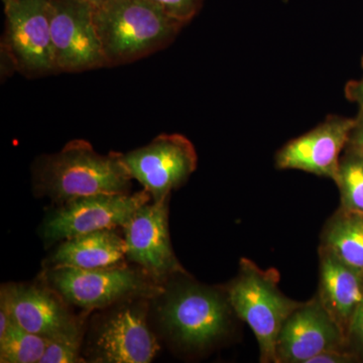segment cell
<instances>
[{"instance_id":"1","label":"cell","mask_w":363,"mask_h":363,"mask_svg":"<svg viewBox=\"0 0 363 363\" xmlns=\"http://www.w3.org/2000/svg\"><path fill=\"white\" fill-rule=\"evenodd\" d=\"M131 180L121 154H98L83 140L39 157L33 167L35 192L59 204L87 196L125 194Z\"/></svg>"},{"instance_id":"2","label":"cell","mask_w":363,"mask_h":363,"mask_svg":"<svg viewBox=\"0 0 363 363\" xmlns=\"http://www.w3.org/2000/svg\"><path fill=\"white\" fill-rule=\"evenodd\" d=\"M94 21L106 67L145 58L175 40L185 26L147 0H105Z\"/></svg>"},{"instance_id":"3","label":"cell","mask_w":363,"mask_h":363,"mask_svg":"<svg viewBox=\"0 0 363 363\" xmlns=\"http://www.w3.org/2000/svg\"><path fill=\"white\" fill-rule=\"evenodd\" d=\"M159 297L162 330L182 350H205L230 333L236 315L225 291L186 281L172 284Z\"/></svg>"},{"instance_id":"4","label":"cell","mask_w":363,"mask_h":363,"mask_svg":"<svg viewBox=\"0 0 363 363\" xmlns=\"http://www.w3.org/2000/svg\"><path fill=\"white\" fill-rule=\"evenodd\" d=\"M279 274L262 269L247 259L240 260V272L225 292L236 317L250 327L259 346L262 363H278L277 344L286 319L302 303L279 288Z\"/></svg>"},{"instance_id":"5","label":"cell","mask_w":363,"mask_h":363,"mask_svg":"<svg viewBox=\"0 0 363 363\" xmlns=\"http://www.w3.org/2000/svg\"><path fill=\"white\" fill-rule=\"evenodd\" d=\"M45 281L68 304L85 310L104 309L133 298L159 297L164 289L147 272L124 264L93 269L51 267L45 272Z\"/></svg>"},{"instance_id":"6","label":"cell","mask_w":363,"mask_h":363,"mask_svg":"<svg viewBox=\"0 0 363 363\" xmlns=\"http://www.w3.org/2000/svg\"><path fill=\"white\" fill-rule=\"evenodd\" d=\"M6 32L2 54L26 77L57 73L50 21V0H2Z\"/></svg>"},{"instance_id":"7","label":"cell","mask_w":363,"mask_h":363,"mask_svg":"<svg viewBox=\"0 0 363 363\" xmlns=\"http://www.w3.org/2000/svg\"><path fill=\"white\" fill-rule=\"evenodd\" d=\"M131 178L138 181L152 201L169 199L197 169L198 156L193 143L179 133L157 136L149 145L121 154Z\"/></svg>"},{"instance_id":"8","label":"cell","mask_w":363,"mask_h":363,"mask_svg":"<svg viewBox=\"0 0 363 363\" xmlns=\"http://www.w3.org/2000/svg\"><path fill=\"white\" fill-rule=\"evenodd\" d=\"M150 200L145 189L131 195L98 194L71 200L45 217L43 238L52 245L81 234L123 227L138 208Z\"/></svg>"},{"instance_id":"9","label":"cell","mask_w":363,"mask_h":363,"mask_svg":"<svg viewBox=\"0 0 363 363\" xmlns=\"http://www.w3.org/2000/svg\"><path fill=\"white\" fill-rule=\"evenodd\" d=\"M50 21L57 73L106 67L94 21L85 0H50Z\"/></svg>"},{"instance_id":"10","label":"cell","mask_w":363,"mask_h":363,"mask_svg":"<svg viewBox=\"0 0 363 363\" xmlns=\"http://www.w3.org/2000/svg\"><path fill=\"white\" fill-rule=\"evenodd\" d=\"M143 298L128 301L102 320L90 342L92 362L149 363L154 359L160 346L147 325Z\"/></svg>"},{"instance_id":"11","label":"cell","mask_w":363,"mask_h":363,"mask_svg":"<svg viewBox=\"0 0 363 363\" xmlns=\"http://www.w3.org/2000/svg\"><path fill=\"white\" fill-rule=\"evenodd\" d=\"M168 201L143 205L123 226L126 257L159 281L184 272L169 240Z\"/></svg>"},{"instance_id":"12","label":"cell","mask_w":363,"mask_h":363,"mask_svg":"<svg viewBox=\"0 0 363 363\" xmlns=\"http://www.w3.org/2000/svg\"><path fill=\"white\" fill-rule=\"evenodd\" d=\"M354 123L355 117L327 116L323 123L277 152V168L298 169L334 181Z\"/></svg>"},{"instance_id":"13","label":"cell","mask_w":363,"mask_h":363,"mask_svg":"<svg viewBox=\"0 0 363 363\" xmlns=\"http://www.w3.org/2000/svg\"><path fill=\"white\" fill-rule=\"evenodd\" d=\"M347 339L318 298L302 303L286 319L277 344L278 363H308L331 350H342Z\"/></svg>"},{"instance_id":"14","label":"cell","mask_w":363,"mask_h":363,"mask_svg":"<svg viewBox=\"0 0 363 363\" xmlns=\"http://www.w3.org/2000/svg\"><path fill=\"white\" fill-rule=\"evenodd\" d=\"M68 303L51 286L9 284L1 286L0 306L11 320L32 333L51 338L78 324Z\"/></svg>"},{"instance_id":"15","label":"cell","mask_w":363,"mask_h":363,"mask_svg":"<svg viewBox=\"0 0 363 363\" xmlns=\"http://www.w3.org/2000/svg\"><path fill=\"white\" fill-rule=\"evenodd\" d=\"M318 300L347 339L363 302V278L323 247L320 248Z\"/></svg>"},{"instance_id":"16","label":"cell","mask_w":363,"mask_h":363,"mask_svg":"<svg viewBox=\"0 0 363 363\" xmlns=\"http://www.w3.org/2000/svg\"><path fill=\"white\" fill-rule=\"evenodd\" d=\"M125 257L124 238L114 229H105L62 241L48 260V269H102L123 264Z\"/></svg>"},{"instance_id":"17","label":"cell","mask_w":363,"mask_h":363,"mask_svg":"<svg viewBox=\"0 0 363 363\" xmlns=\"http://www.w3.org/2000/svg\"><path fill=\"white\" fill-rule=\"evenodd\" d=\"M321 247L363 278V215L340 209L327 224Z\"/></svg>"},{"instance_id":"18","label":"cell","mask_w":363,"mask_h":363,"mask_svg":"<svg viewBox=\"0 0 363 363\" xmlns=\"http://www.w3.org/2000/svg\"><path fill=\"white\" fill-rule=\"evenodd\" d=\"M48 338L25 330L11 323L0 336V362L40 363L47 348Z\"/></svg>"},{"instance_id":"19","label":"cell","mask_w":363,"mask_h":363,"mask_svg":"<svg viewBox=\"0 0 363 363\" xmlns=\"http://www.w3.org/2000/svg\"><path fill=\"white\" fill-rule=\"evenodd\" d=\"M334 182L340 192L341 209L363 215V157L346 147Z\"/></svg>"},{"instance_id":"20","label":"cell","mask_w":363,"mask_h":363,"mask_svg":"<svg viewBox=\"0 0 363 363\" xmlns=\"http://www.w3.org/2000/svg\"><path fill=\"white\" fill-rule=\"evenodd\" d=\"M82 322L68 330L48 338L47 348L40 363H79L84 362L81 357L83 334Z\"/></svg>"},{"instance_id":"21","label":"cell","mask_w":363,"mask_h":363,"mask_svg":"<svg viewBox=\"0 0 363 363\" xmlns=\"http://www.w3.org/2000/svg\"><path fill=\"white\" fill-rule=\"evenodd\" d=\"M171 18L187 25L199 13L203 0H147Z\"/></svg>"},{"instance_id":"22","label":"cell","mask_w":363,"mask_h":363,"mask_svg":"<svg viewBox=\"0 0 363 363\" xmlns=\"http://www.w3.org/2000/svg\"><path fill=\"white\" fill-rule=\"evenodd\" d=\"M347 149L353 150L363 157V111H358L355 116V123L351 131L350 142Z\"/></svg>"},{"instance_id":"23","label":"cell","mask_w":363,"mask_h":363,"mask_svg":"<svg viewBox=\"0 0 363 363\" xmlns=\"http://www.w3.org/2000/svg\"><path fill=\"white\" fill-rule=\"evenodd\" d=\"M353 355L343 350H331L324 351L313 357L308 363H343L350 362Z\"/></svg>"},{"instance_id":"24","label":"cell","mask_w":363,"mask_h":363,"mask_svg":"<svg viewBox=\"0 0 363 363\" xmlns=\"http://www.w3.org/2000/svg\"><path fill=\"white\" fill-rule=\"evenodd\" d=\"M363 71V57L362 59ZM345 96L350 101L357 104L359 111H363V74L357 80L350 81L345 86Z\"/></svg>"},{"instance_id":"25","label":"cell","mask_w":363,"mask_h":363,"mask_svg":"<svg viewBox=\"0 0 363 363\" xmlns=\"http://www.w3.org/2000/svg\"><path fill=\"white\" fill-rule=\"evenodd\" d=\"M347 340L354 341L363 350V302L351 322Z\"/></svg>"},{"instance_id":"26","label":"cell","mask_w":363,"mask_h":363,"mask_svg":"<svg viewBox=\"0 0 363 363\" xmlns=\"http://www.w3.org/2000/svg\"><path fill=\"white\" fill-rule=\"evenodd\" d=\"M85 1L89 2L92 6H98L100 4H104L105 0H85Z\"/></svg>"}]
</instances>
